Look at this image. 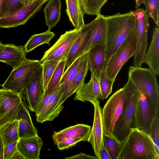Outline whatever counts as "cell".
<instances>
[{
  "mask_svg": "<svg viewBox=\"0 0 159 159\" xmlns=\"http://www.w3.org/2000/svg\"><path fill=\"white\" fill-rule=\"evenodd\" d=\"M54 35V33L49 30L44 32L32 35L24 47L25 52L28 53L43 44L49 45L50 42Z\"/></svg>",
  "mask_w": 159,
  "mask_h": 159,
  "instance_id": "cell-29",
  "label": "cell"
},
{
  "mask_svg": "<svg viewBox=\"0 0 159 159\" xmlns=\"http://www.w3.org/2000/svg\"><path fill=\"white\" fill-rule=\"evenodd\" d=\"M144 0H135L136 5L139 7L141 4H143Z\"/></svg>",
  "mask_w": 159,
  "mask_h": 159,
  "instance_id": "cell-46",
  "label": "cell"
},
{
  "mask_svg": "<svg viewBox=\"0 0 159 159\" xmlns=\"http://www.w3.org/2000/svg\"><path fill=\"white\" fill-rule=\"evenodd\" d=\"M61 0H49L43 9L45 23L49 30L58 23L61 16Z\"/></svg>",
  "mask_w": 159,
  "mask_h": 159,
  "instance_id": "cell-27",
  "label": "cell"
},
{
  "mask_svg": "<svg viewBox=\"0 0 159 159\" xmlns=\"http://www.w3.org/2000/svg\"><path fill=\"white\" fill-rule=\"evenodd\" d=\"M135 11L137 45L135 52L133 56L134 58L133 65L141 67L144 63V56L148 45L149 18L143 9L138 8Z\"/></svg>",
  "mask_w": 159,
  "mask_h": 159,
  "instance_id": "cell-9",
  "label": "cell"
},
{
  "mask_svg": "<svg viewBox=\"0 0 159 159\" xmlns=\"http://www.w3.org/2000/svg\"><path fill=\"white\" fill-rule=\"evenodd\" d=\"M16 120H19V139L39 136L37 129L33 123L26 103L23 100Z\"/></svg>",
  "mask_w": 159,
  "mask_h": 159,
  "instance_id": "cell-20",
  "label": "cell"
},
{
  "mask_svg": "<svg viewBox=\"0 0 159 159\" xmlns=\"http://www.w3.org/2000/svg\"><path fill=\"white\" fill-rule=\"evenodd\" d=\"M28 0H4L2 9V15L9 12L22 5H27Z\"/></svg>",
  "mask_w": 159,
  "mask_h": 159,
  "instance_id": "cell-37",
  "label": "cell"
},
{
  "mask_svg": "<svg viewBox=\"0 0 159 159\" xmlns=\"http://www.w3.org/2000/svg\"><path fill=\"white\" fill-rule=\"evenodd\" d=\"M123 88L126 93V99L112 136L120 144L127 138L130 129L136 128V111L140 95L139 91L129 78Z\"/></svg>",
  "mask_w": 159,
  "mask_h": 159,
  "instance_id": "cell-3",
  "label": "cell"
},
{
  "mask_svg": "<svg viewBox=\"0 0 159 159\" xmlns=\"http://www.w3.org/2000/svg\"><path fill=\"white\" fill-rule=\"evenodd\" d=\"M84 57L80 62L73 81L71 93H75L84 83L85 77L88 70V52L84 53Z\"/></svg>",
  "mask_w": 159,
  "mask_h": 159,
  "instance_id": "cell-30",
  "label": "cell"
},
{
  "mask_svg": "<svg viewBox=\"0 0 159 159\" xmlns=\"http://www.w3.org/2000/svg\"><path fill=\"white\" fill-rule=\"evenodd\" d=\"M35 0H28L27 5H29L32 3Z\"/></svg>",
  "mask_w": 159,
  "mask_h": 159,
  "instance_id": "cell-49",
  "label": "cell"
},
{
  "mask_svg": "<svg viewBox=\"0 0 159 159\" xmlns=\"http://www.w3.org/2000/svg\"><path fill=\"white\" fill-rule=\"evenodd\" d=\"M80 29L66 31L48 50L45 51L40 60L41 64L48 61H60L66 59L75 40L79 36Z\"/></svg>",
  "mask_w": 159,
  "mask_h": 159,
  "instance_id": "cell-10",
  "label": "cell"
},
{
  "mask_svg": "<svg viewBox=\"0 0 159 159\" xmlns=\"http://www.w3.org/2000/svg\"><path fill=\"white\" fill-rule=\"evenodd\" d=\"M84 54L77 58L67 67L63 73L59 83L61 95L59 102L60 105H62L67 99L72 95L71 91L73 81L79 65L84 57Z\"/></svg>",
  "mask_w": 159,
  "mask_h": 159,
  "instance_id": "cell-17",
  "label": "cell"
},
{
  "mask_svg": "<svg viewBox=\"0 0 159 159\" xmlns=\"http://www.w3.org/2000/svg\"><path fill=\"white\" fill-rule=\"evenodd\" d=\"M136 45L135 26L107 62L104 71L108 78L115 81L120 69L135 52Z\"/></svg>",
  "mask_w": 159,
  "mask_h": 159,
  "instance_id": "cell-5",
  "label": "cell"
},
{
  "mask_svg": "<svg viewBox=\"0 0 159 159\" xmlns=\"http://www.w3.org/2000/svg\"><path fill=\"white\" fill-rule=\"evenodd\" d=\"M4 46L3 47H0V52L2 51L3 50V49L4 48Z\"/></svg>",
  "mask_w": 159,
  "mask_h": 159,
  "instance_id": "cell-50",
  "label": "cell"
},
{
  "mask_svg": "<svg viewBox=\"0 0 159 159\" xmlns=\"http://www.w3.org/2000/svg\"><path fill=\"white\" fill-rule=\"evenodd\" d=\"M60 61H46L41 64L43 67V79L44 91L47 89L52 74Z\"/></svg>",
  "mask_w": 159,
  "mask_h": 159,
  "instance_id": "cell-33",
  "label": "cell"
},
{
  "mask_svg": "<svg viewBox=\"0 0 159 159\" xmlns=\"http://www.w3.org/2000/svg\"><path fill=\"white\" fill-rule=\"evenodd\" d=\"M123 88L115 93L108 99L102 111L103 133L112 137L116 123L121 115L126 99Z\"/></svg>",
  "mask_w": 159,
  "mask_h": 159,
  "instance_id": "cell-6",
  "label": "cell"
},
{
  "mask_svg": "<svg viewBox=\"0 0 159 159\" xmlns=\"http://www.w3.org/2000/svg\"><path fill=\"white\" fill-rule=\"evenodd\" d=\"M48 0H46V1L47 2L48 1Z\"/></svg>",
  "mask_w": 159,
  "mask_h": 159,
  "instance_id": "cell-52",
  "label": "cell"
},
{
  "mask_svg": "<svg viewBox=\"0 0 159 159\" xmlns=\"http://www.w3.org/2000/svg\"><path fill=\"white\" fill-rule=\"evenodd\" d=\"M4 46V45L2 44L0 42V47H3Z\"/></svg>",
  "mask_w": 159,
  "mask_h": 159,
  "instance_id": "cell-51",
  "label": "cell"
},
{
  "mask_svg": "<svg viewBox=\"0 0 159 159\" xmlns=\"http://www.w3.org/2000/svg\"><path fill=\"white\" fill-rule=\"evenodd\" d=\"M97 20L96 18L90 22L85 24L80 29V34L73 45L66 59L67 68L78 57L83 54L89 40L91 32Z\"/></svg>",
  "mask_w": 159,
  "mask_h": 159,
  "instance_id": "cell-15",
  "label": "cell"
},
{
  "mask_svg": "<svg viewBox=\"0 0 159 159\" xmlns=\"http://www.w3.org/2000/svg\"><path fill=\"white\" fill-rule=\"evenodd\" d=\"M159 159V154L150 136L137 128L130 129L121 144L117 159Z\"/></svg>",
  "mask_w": 159,
  "mask_h": 159,
  "instance_id": "cell-2",
  "label": "cell"
},
{
  "mask_svg": "<svg viewBox=\"0 0 159 159\" xmlns=\"http://www.w3.org/2000/svg\"><path fill=\"white\" fill-rule=\"evenodd\" d=\"M46 0H35L29 5H22L0 17V28H9L24 25L40 10Z\"/></svg>",
  "mask_w": 159,
  "mask_h": 159,
  "instance_id": "cell-8",
  "label": "cell"
},
{
  "mask_svg": "<svg viewBox=\"0 0 159 159\" xmlns=\"http://www.w3.org/2000/svg\"><path fill=\"white\" fill-rule=\"evenodd\" d=\"M21 94L3 89H0V126L16 120L21 107Z\"/></svg>",
  "mask_w": 159,
  "mask_h": 159,
  "instance_id": "cell-12",
  "label": "cell"
},
{
  "mask_svg": "<svg viewBox=\"0 0 159 159\" xmlns=\"http://www.w3.org/2000/svg\"><path fill=\"white\" fill-rule=\"evenodd\" d=\"M139 92L135 113L136 128L150 135L152 123L156 116L159 117V113L149 97Z\"/></svg>",
  "mask_w": 159,
  "mask_h": 159,
  "instance_id": "cell-11",
  "label": "cell"
},
{
  "mask_svg": "<svg viewBox=\"0 0 159 159\" xmlns=\"http://www.w3.org/2000/svg\"><path fill=\"white\" fill-rule=\"evenodd\" d=\"M81 141H87V140L81 137L69 138L62 140L58 143L56 145L59 150H62L69 148Z\"/></svg>",
  "mask_w": 159,
  "mask_h": 159,
  "instance_id": "cell-38",
  "label": "cell"
},
{
  "mask_svg": "<svg viewBox=\"0 0 159 159\" xmlns=\"http://www.w3.org/2000/svg\"><path fill=\"white\" fill-rule=\"evenodd\" d=\"M43 143L39 135L19 139L17 147L18 151L26 159H39Z\"/></svg>",
  "mask_w": 159,
  "mask_h": 159,
  "instance_id": "cell-21",
  "label": "cell"
},
{
  "mask_svg": "<svg viewBox=\"0 0 159 159\" xmlns=\"http://www.w3.org/2000/svg\"><path fill=\"white\" fill-rule=\"evenodd\" d=\"M101 159H111L106 147L104 144V146L100 152Z\"/></svg>",
  "mask_w": 159,
  "mask_h": 159,
  "instance_id": "cell-43",
  "label": "cell"
},
{
  "mask_svg": "<svg viewBox=\"0 0 159 159\" xmlns=\"http://www.w3.org/2000/svg\"><path fill=\"white\" fill-rule=\"evenodd\" d=\"M18 141L9 143L4 146L3 159H10L17 150V145Z\"/></svg>",
  "mask_w": 159,
  "mask_h": 159,
  "instance_id": "cell-41",
  "label": "cell"
},
{
  "mask_svg": "<svg viewBox=\"0 0 159 159\" xmlns=\"http://www.w3.org/2000/svg\"><path fill=\"white\" fill-rule=\"evenodd\" d=\"M90 102L94 106V116L93 126L87 141L92 145L97 159H101L100 152L104 144L102 110L98 100L92 101Z\"/></svg>",
  "mask_w": 159,
  "mask_h": 159,
  "instance_id": "cell-14",
  "label": "cell"
},
{
  "mask_svg": "<svg viewBox=\"0 0 159 159\" xmlns=\"http://www.w3.org/2000/svg\"><path fill=\"white\" fill-rule=\"evenodd\" d=\"M91 128L88 125L78 124L59 131H54L52 137L56 145L62 140L69 138L81 137L88 141Z\"/></svg>",
  "mask_w": 159,
  "mask_h": 159,
  "instance_id": "cell-25",
  "label": "cell"
},
{
  "mask_svg": "<svg viewBox=\"0 0 159 159\" xmlns=\"http://www.w3.org/2000/svg\"><path fill=\"white\" fill-rule=\"evenodd\" d=\"M128 77L139 91L146 93L159 113V89L156 75L151 69L131 66Z\"/></svg>",
  "mask_w": 159,
  "mask_h": 159,
  "instance_id": "cell-4",
  "label": "cell"
},
{
  "mask_svg": "<svg viewBox=\"0 0 159 159\" xmlns=\"http://www.w3.org/2000/svg\"><path fill=\"white\" fill-rule=\"evenodd\" d=\"M65 159H97V157L95 156H91L85 153L81 152L75 155L67 157L65 158Z\"/></svg>",
  "mask_w": 159,
  "mask_h": 159,
  "instance_id": "cell-42",
  "label": "cell"
},
{
  "mask_svg": "<svg viewBox=\"0 0 159 159\" xmlns=\"http://www.w3.org/2000/svg\"><path fill=\"white\" fill-rule=\"evenodd\" d=\"M58 85L54 88L47 89L44 91L35 112V114H37L41 111L54 93Z\"/></svg>",
  "mask_w": 159,
  "mask_h": 159,
  "instance_id": "cell-40",
  "label": "cell"
},
{
  "mask_svg": "<svg viewBox=\"0 0 159 159\" xmlns=\"http://www.w3.org/2000/svg\"><path fill=\"white\" fill-rule=\"evenodd\" d=\"M66 66V59L60 61L52 74L47 89L54 88L59 84Z\"/></svg>",
  "mask_w": 159,
  "mask_h": 159,
  "instance_id": "cell-34",
  "label": "cell"
},
{
  "mask_svg": "<svg viewBox=\"0 0 159 159\" xmlns=\"http://www.w3.org/2000/svg\"><path fill=\"white\" fill-rule=\"evenodd\" d=\"M150 136L159 154V117L156 116L152 123Z\"/></svg>",
  "mask_w": 159,
  "mask_h": 159,
  "instance_id": "cell-39",
  "label": "cell"
},
{
  "mask_svg": "<svg viewBox=\"0 0 159 159\" xmlns=\"http://www.w3.org/2000/svg\"><path fill=\"white\" fill-rule=\"evenodd\" d=\"M43 92V67L41 64L32 75L24 93L31 111L35 112Z\"/></svg>",
  "mask_w": 159,
  "mask_h": 159,
  "instance_id": "cell-13",
  "label": "cell"
},
{
  "mask_svg": "<svg viewBox=\"0 0 159 159\" xmlns=\"http://www.w3.org/2000/svg\"><path fill=\"white\" fill-rule=\"evenodd\" d=\"M99 82L102 97L103 100L107 98L112 92L114 82L105 74L104 71L101 74Z\"/></svg>",
  "mask_w": 159,
  "mask_h": 159,
  "instance_id": "cell-35",
  "label": "cell"
},
{
  "mask_svg": "<svg viewBox=\"0 0 159 159\" xmlns=\"http://www.w3.org/2000/svg\"><path fill=\"white\" fill-rule=\"evenodd\" d=\"M106 48L105 45L99 44L88 52V69L99 81L101 74L104 70Z\"/></svg>",
  "mask_w": 159,
  "mask_h": 159,
  "instance_id": "cell-18",
  "label": "cell"
},
{
  "mask_svg": "<svg viewBox=\"0 0 159 159\" xmlns=\"http://www.w3.org/2000/svg\"><path fill=\"white\" fill-rule=\"evenodd\" d=\"M24 47L13 44L4 45L0 52V61L11 66L14 69L22 63L26 59Z\"/></svg>",
  "mask_w": 159,
  "mask_h": 159,
  "instance_id": "cell-23",
  "label": "cell"
},
{
  "mask_svg": "<svg viewBox=\"0 0 159 159\" xmlns=\"http://www.w3.org/2000/svg\"><path fill=\"white\" fill-rule=\"evenodd\" d=\"M4 146L2 140L0 136V159H3Z\"/></svg>",
  "mask_w": 159,
  "mask_h": 159,
  "instance_id": "cell-45",
  "label": "cell"
},
{
  "mask_svg": "<svg viewBox=\"0 0 159 159\" xmlns=\"http://www.w3.org/2000/svg\"><path fill=\"white\" fill-rule=\"evenodd\" d=\"M104 143L111 159H117L121 148V144L116 141L112 137L103 133Z\"/></svg>",
  "mask_w": 159,
  "mask_h": 159,
  "instance_id": "cell-31",
  "label": "cell"
},
{
  "mask_svg": "<svg viewBox=\"0 0 159 159\" xmlns=\"http://www.w3.org/2000/svg\"><path fill=\"white\" fill-rule=\"evenodd\" d=\"M10 159H26V158L17 149Z\"/></svg>",
  "mask_w": 159,
  "mask_h": 159,
  "instance_id": "cell-44",
  "label": "cell"
},
{
  "mask_svg": "<svg viewBox=\"0 0 159 159\" xmlns=\"http://www.w3.org/2000/svg\"><path fill=\"white\" fill-rule=\"evenodd\" d=\"M4 0H0V17L2 15V9Z\"/></svg>",
  "mask_w": 159,
  "mask_h": 159,
  "instance_id": "cell-47",
  "label": "cell"
},
{
  "mask_svg": "<svg viewBox=\"0 0 159 159\" xmlns=\"http://www.w3.org/2000/svg\"><path fill=\"white\" fill-rule=\"evenodd\" d=\"M145 11L149 18L153 20L157 27L159 26V0H144Z\"/></svg>",
  "mask_w": 159,
  "mask_h": 159,
  "instance_id": "cell-32",
  "label": "cell"
},
{
  "mask_svg": "<svg viewBox=\"0 0 159 159\" xmlns=\"http://www.w3.org/2000/svg\"><path fill=\"white\" fill-rule=\"evenodd\" d=\"M18 123L19 120H16L0 126V136L4 146L9 143L19 139Z\"/></svg>",
  "mask_w": 159,
  "mask_h": 159,
  "instance_id": "cell-28",
  "label": "cell"
},
{
  "mask_svg": "<svg viewBox=\"0 0 159 159\" xmlns=\"http://www.w3.org/2000/svg\"><path fill=\"white\" fill-rule=\"evenodd\" d=\"M88 0H81L82 4L84 9V8L85 7Z\"/></svg>",
  "mask_w": 159,
  "mask_h": 159,
  "instance_id": "cell-48",
  "label": "cell"
},
{
  "mask_svg": "<svg viewBox=\"0 0 159 159\" xmlns=\"http://www.w3.org/2000/svg\"><path fill=\"white\" fill-rule=\"evenodd\" d=\"M67 15L75 29L79 30L85 25L84 9L81 0H65Z\"/></svg>",
  "mask_w": 159,
  "mask_h": 159,
  "instance_id": "cell-26",
  "label": "cell"
},
{
  "mask_svg": "<svg viewBox=\"0 0 159 159\" xmlns=\"http://www.w3.org/2000/svg\"><path fill=\"white\" fill-rule=\"evenodd\" d=\"M97 20L88 42L83 52H88L94 46L99 44L106 46L107 27L106 17L101 14L97 16Z\"/></svg>",
  "mask_w": 159,
  "mask_h": 159,
  "instance_id": "cell-22",
  "label": "cell"
},
{
  "mask_svg": "<svg viewBox=\"0 0 159 159\" xmlns=\"http://www.w3.org/2000/svg\"><path fill=\"white\" fill-rule=\"evenodd\" d=\"M144 63L157 75H159V28L155 27L153 30L152 39L145 54Z\"/></svg>",
  "mask_w": 159,
  "mask_h": 159,
  "instance_id": "cell-24",
  "label": "cell"
},
{
  "mask_svg": "<svg viewBox=\"0 0 159 159\" xmlns=\"http://www.w3.org/2000/svg\"><path fill=\"white\" fill-rule=\"evenodd\" d=\"M74 100H80L83 102L103 100L101 91L99 81L93 74L89 81L84 83L76 92Z\"/></svg>",
  "mask_w": 159,
  "mask_h": 159,
  "instance_id": "cell-19",
  "label": "cell"
},
{
  "mask_svg": "<svg viewBox=\"0 0 159 159\" xmlns=\"http://www.w3.org/2000/svg\"><path fill=\"white\" fill-rule=\"evenodd\" d=\"M107 27L105 61L104 69L108 60L124 42L135 27L136 11L130 10L125 14L120 12L105 16Z\"/></svg>",
  "mask_w": 159,
  "mask_h": 159,
  "instance_id": "cell-1",
  "label": "cell"
},
{
  "mask_svg": "<svg viewBox=\"0 0 159 159\" xmlns=\"http://www.w3.org/2000/svg\"><path fill=\"white\" fill-rule=\"evenodd\" d=\"M60 83L50 99L41 111L36 114V121L42 123L52 121L57 117L62 110L64 107L60 105L59 102L61 98L60 93Z\"/></svg>",
  "mask_w": 159,
  "mask_h": 159,
  "instance_id": "cell-16",
  "label": "cell"
},
{
  "mask_svg": "<svg viewBox=\"0 0 159 159\" xmlns=\"http://www.w3.org/2000/svg\"><path fill=\"white\" fill-rule=\"evenodd\" d=\"M40 61L26 58L13 69L9 76L2 85V89L21 94L35 70L41 64Z\"/></svg>",
  "mask_w": 159,
  "mask_h": 159,
  "instance_id": "cell-7",
  "label": "cell"
},
{
  "mask_svg": "<svg viewBox=\"0 0 159 159\" xmlns=\"http://www.w3.org/2000/svg\"><path fill=\"white\" fill-rule=\"evenodd\" d=\"M108 0H88L84 9L85 13L97 16L101 14V10Z\"/></svg>",
  "mask_w": 159,
  "mask_h": 159,
  "instance_id": "cell-36",
  "label": "cell"
}]
</instances>
